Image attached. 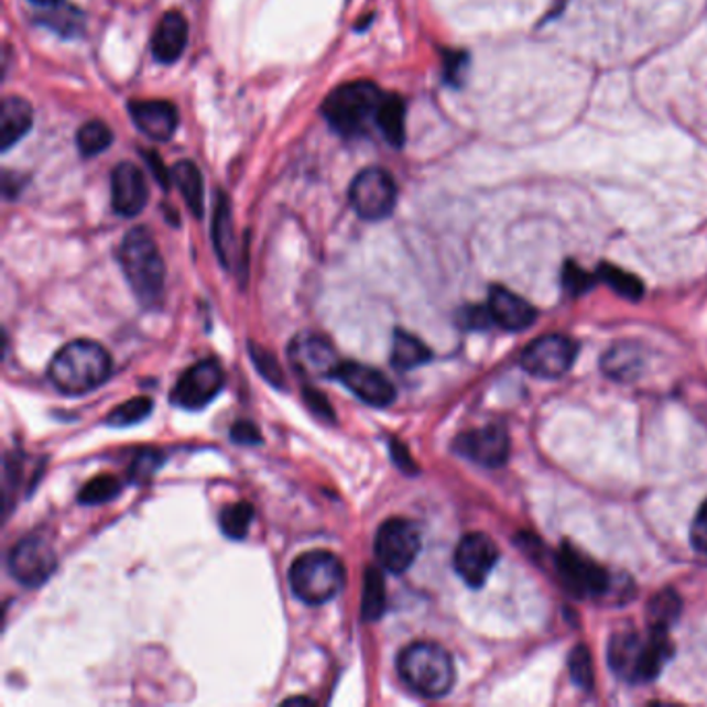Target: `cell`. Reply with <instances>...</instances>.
Wrapping results in <instances>:
<instances>
[{"mask_svg": "<svg viewBox=\"0 0 707 707\" xmlns=\"http://www.w3.org/2000/svg\"><path fill=\"white\" fill-rule=\"evenodd\" d=\"M498 556V546L490 535L479 531L467 533L455 550V568L465 584L478 589L488 581Z\"/></svg>", "mask_w": 707, "mask_h": 707, "instance_id": "4fadbf2b", "label": "cell"}, {"mask_svg": "<svg viewBox=\"0 0 707 707\" xmlns=\"http://www.w3.org/2000/svg\"><path fill=\"white\" fill-rule=\"evenodd\" d=\"M455 450L460 457L474 460L481 467H502L509 459V434L498 425H486L460 434L455 440Z\"/></svg>", "mask_w": 707, "mask_h": 707, "instance_id": "2e32d148", "label": "cell"}, {"mask_svg": "<svg viewBox=\"0 0 707 707\" xmlns=\"http://www.w3.org/2000/svg\"><path fill=\"white\" fill-rule=\"evenodd\" d=\"M387 610V585H384V575L380 568L368 566L366 577H363V596H361V612L363 619L368 622L384 617Z\"/></svg>", "mask_w": 707, "mask_h": 707, "instance_id": "484cf974", "label": "cell"}, {"mask_svg": "<svg viewBox=\"0 0 707 707\" xmlns=\"http://www.w3.org/2000/svg\"><path fill=\"white\" fill-rule=\"evenodd\" d=\"M230 438L237 444H260L262 434L251 422H237L230 429Z\"/></svg>", "mask_w": 707, "mask_h": 707, "instance_id": "60d3db41", "label": "cell"}, {"mask_svg": "<svg viewBox=\"0 0 707 707\" xmlns=\"http://www.w3.org/2000/svg\"><path fill=\"white\" fill-rule=\"evenodd\" d=\"M490 322L492 318H490L488 307H467L465 309V326L467 328H483Z\"/></svg>", "mask_w": 707, "mask_h": 707, "instance_id": "b9f144b4", "label": "cell"}, {"mask_svg": "<svg viewBox=\"0 0 707 707\" xmlns=\"http://www.w3.org/2000/svg\"><path fill=\"white\" fill-rule=\"evenodd\" d=\"M110 194L115 213L124 218H133L142 213L150 195L142 168L133 162H121L119 166H115L110 177Z\"/></svg>", "mask_w": 707, "mask_h": 707, "instance_id": "e0dca14e", "label": "cell"}, {"mask_svg": "<svg viewBox=\"0 0 707 707\" xmlns=\"http://www.w3.org/2000/svg\"><path fill=\"white\" fill-rule=\"evenodd\" d=\"M34 124V110L28 100L19 96L4 98L0 108V148L2 152L11 150L21 142Z\"/></svg>", "mask_w": 707, "mask_h": 707, "instance_id": "44dd1931", "label": "cell"}, {"mask_svg": "<svg viewBox=\"0 0 707 707\" xmlns=\"http://www.w3.org/2000/svg\"><path fill=\"white\" fill-rule=\"evenodd\" d=\"M556 566L561 573V579L565 581L570 594L575 596H600L608 589V573L598 563L584 556L579 550L573 546H563L556 558Z\"/></svg>", "mask_w": 707, "mask_h": 707, "instance_id": "9a60e30c", "label": "cell"}, {"mask_svg": "<svg viewBox=\"0 0 707 707\" xmlns=\"http://www.w3.org/2000/svg\"><path fill=\"white\" fill-rule=\"evenodd\" d=\"M162 460H164V457L160 455L159 450L145 448L142 453H138V457L131 463L129 476H131L133 481H148V479L152 478V476L159 471Z\"/></svg>", "mask_w": 707, "mask_h": 707, "instance_id": "8d00e7d4", "label": "cell"}, {"mask_svg": "<svg viewBox=\"0 0 707 707\" xmlns=\"http://www.w3.org/2000/svg\"><path fill=\"white\" fill-rule=\"evenodd\" d=\"M289 581L293 594L309 606L335 600L345 587V566L328 550H312L301 554L291 566Z\"/></svg>", "mask_w": 707, "mask_h": 707, "instance_id": "8992f818", "label": "cell"}, {"mask_svg": "<svg viewBox=\"0 0 707 707\" xmlns=\"http://www.w3.org/2000/svg\"><path fill=\"white\" fill-rule=\"evenodd\" d=\"M467 56L465 54H453L450 61L446 63V79L453 84H460V75L465 72Z\"/></svg>", "mask_w": 707, "mask_h": 707, "instance_id": "7bdbcfd3", "label": "cell"}, {"mask_svg": "<svg viewBox=\"0 0 707 707\" xmlns=\"http://www.w3.org/2000/svg\"><path fill=\"white\" fill-rule=\"evenodd\" d=\"M51 7L53 9L46 15L40 18L44 25H48L51 30H54L56 34H61V36L73 37L84 32L86 21H84V13L79 9L63 4V2H56Z\"/></svg>", "mask_w": 707, "mask_h": 707, "instance_id": "83f0119b", "label": "cell"}, {"mask_svg": "<svg viewBox=\"0 0 707 707\" xmlns=\"http://www.w3.org/2000/svg\"><path fill=\"white\" fill-rule=\"evenodd\" d=\"M249 351H251V357H253V361H255L258 370L262 372L265 380H268L270 384H274L276 389H283V372H281V368H279L276 357L272 354H268L264 349H260V347H258V345H253V342L249 345Z\"/></svg>", "mask_w": 707, "mask_h": 707, "instance_id": "d590c367", "label": "cell"}, {"mask_svg": "<svg viewBox=\"0 0 707 707\" xmlns=\"http://www.w3.org/2000/svg\"><path fill=\"white\" fill-rule=\"evenodd\" d=\"M173 181L178 185V192L185 197L189 210L195 218L204 214V177L192 160L177 162L173 168Z\"/></svg>", "mask_w": 707, "mask_h": 707, "instance_id": "d4e9b609", "label": "cell"}, {"mask_svg": "<svg viewBox=\"0 0 707 707\" xmlns=\"http://www.w3.org/2000/svg\"><path fill=\"white\" fill-rule=\"evenodd\" d=\"M220 530L230 540H246L249 533V525L253 521V507L249 502H235L220 511Z\"/></svg>", "mask_w": 707, "mask_h": 707, "instance_id": "f546056e", "label": "cell"}, {"mask_svg": "<svg viewBox=\"0 0 707 707\" xmlns=\"http://www.w3.org/2000/svg\"><path fill=\"white\" fill-rule=\"evenodd\" d=\"M598 279L608 284L612 291H617L624 300L637 301L641 300V295H643V284L635 274L624 272L617 265L601 264L598 268Z\"/></svg>", "mask_w": 707, "mask_h": 707, "instance_id": "4dcf8cb0", "label": "cell"}, {"mask_svg": "<svg viewBox=\"0 0 707 707\" xmlns=\"http://www.w3.org/2000/svg\"><path fill=\"white\" fill-rule=\"evenodd\" d=\"M384 91L372 81H351L336 88L326 100L322 112L336 133L355 138L366 133L378 121Z\"/></svg>", "mask_w": 707, "mask_h": 707, "instance_id": "277c9868", "label": "cell"}, {"mask_svg": "<svg viewBox=\"0 0 707 707\" xmlns=\"http://www.w3.org/2000/svg\"><path fill=\"white\" fill-rule=\"evenodd\" d=\"M637 366H639V359L637 355L629 349V347H614L610 354L603 357V370L610 373L612 378H629V373H633Z\"/></svg>", "mask_w": 707, "mask_h": 707, "instance_id": "e575fe53", "label": "cell"}, {"mask_svg": "<svg viewBox=\"0 0 707 707\" xmlns=\"http://www.w3.org/2000/svg\"><path fill=\"white\" fill-rule=\"evenodd\" d=\"M405 117H407V108L403 98L396 94H384L376 124L380 127L387 142L394 148H401L405 143Z\"/></svg>", "mask_w": 707, "mask_h": 707, "instance_id": "603a6c76", "label": "cell"}, {"mask_svg": "<svg viewBox=\"0 0 707 707\" xmlns=\"http://www.w3.org/2000/svg\"><path fill=\"white\" fill-rule=\"evenodd\" d=\"M112 372V359L100 342L73 340L58 349L51 361L48 378L63 394H88L100 389Z\"/></svg>", "mask_w": 707, "mask_h": 707, "instance_id": "7a4b0ae2", "label": "cell"}, {"mask_svg": "<svg viewBox=\"0 0 707 707\" xmlns=\"http://www.w3.org/2000/svg\"><path fill=\"white\" fill-rule=\"evenodd\" d=\"M577 357V345L563 335H546L535 338L521 355L525 372L537 378H561L565 376Z\"/></svg>", "mask_w": 707, "mask_h": 707, "instance_id": "30bf717a", "label": "cell"}, {"mask_svg": "<svg viewBox=\"0 0 707 707\" xmlns=\"http://www.w3.org/2000/svg\"><path fill=\"white\" fill-rule=\"evenodd\" d=\"M568 668H570V678L577 687L589 690L594 687V660L585 645H577L570 657H568Z\"/></svg>", "mask_w": 707, "mask_h": 707, "instance_id": "836d02e7", "label": "cell"}, {"mask_svg": "<svg viewBox=\"0 0 707 707\" xmlns=\"http://www.w3.org/2000/svg\"><path fill=\"white\" fill-rule=\"evenodd\" d=\"M422 550V530L417 523L394 516L380 525L373 540V552L382 568L392 575H403L415 563Z\"/></svg>", "mask_w": 707, "mask_h": 707, "instance_id": "52a82bcc", "label": "cell"}, {"mask_svg": "<svg viewBox=\"0 0 707 707\" xmlns=\"http://www.w3.org/2000/svg\"><path fill=\"white\" fill-rule=\"evenodd\" d=\"M77 150L81 152V156H98L102 154L107 148L112 143V131L107 123L102 121H89V123L81 124L77 131Z\"/></svg>", "mask_w": 707, "mask_h": 707, "instance_id": "f1b7e54d", "label": "cell"}, {"mask_svg": "<svg viewBox=\"0 0 707 707\" xmlns=\"http://www.w3.org/2000/svg\"><path fill=\"white\" fill-rule=\"evenodd\" d=\"M34 2H40V4H56V2H63V0H34Z\"/></svg>", "mask_w": 707, "mask_h": 707, "instance_id": "bcb514c9", "label": "cell"}, {"mask_svg": "<svg viewBox=\"0 0 707 707\" xmlns=\"http://www.w3.org/2000/svg\"><path fill=\"white\" fill-rule=\"evenodd\" d=\"M119 494H121V481L110 474H102L89 479L88 483L81 488L79 502L86 507H96V504L110 502Z\"/></svg>", "mask_w": 707, "mask_h": 707, "instance_id": "1f68e13d", "label": "cell"}, {"mask_svg": "<svg viewBox=\"0 0 707 707\" xmlns=\"http://www.w3.org/2000/svg\"><path fill=\"white\" fill-rule=\"evenodd\" d=\"M129 112L138 129L156 142L171 140L177 131V108L166 100H133Z\"/></svg>", "mask_w": 707, "mask_h": 707, "instance_id": "ac0fdd59", "label": "cell"}, {"mask_svg": "<svg viewBox=\"0 0 707 707\" xmlns=\"http://www.w3.org/2000/svg\"><path fill=\"white\" fill-rule=\"evenodd\" d=\"M305 403L318 415L319 420H324V422H335V411L330 407V403L326 401V396L319 394V390L305 387Z\"/></svg>", "mask_w": 707, "mask_h": 707, "instance_id": "ab89813d", "label": "cell"}, {"mask_svg": "<svg viewBox=\"0 0 707 707\" xmlns=\"http://www.w3.org/2000/svg\"><path fill=\"white\" fill-rule=\"evenodd\" d=\"M690 542H693V548L697 550V552L707 554V500L701 504L699 513H697L695 521H693Z\"/></svg>", "mask_w": 707, "mask_h": 707, "instance_id": "f35d334b", "label": "cell"}, {"mask_svg": "<svg viewBox=\"0 0 707 707\" xmlns=\"http://www.w3.org/2000/svg\"><path fill=\"white\" fill-rule=\"evenodd\" d=\"M349 202L363 220H384L396 204V183L384 168H366L355 177Z\"/></svg>", "mask_w": 707, "mask_h": 707, "instance_id": "ba28073f", "label": "cell"}, {"mask_svg": "<svg viewBox=\"0 0 707 707\" xmlns=\"http://www.w3.org/2000/svg\"><path fill=\"white\" fill-rule=\"evenodd\" d=\"M225 387V370L216 359H204L178 378L173 389V403L181 409L197 411L210 405Z\"/></svg>", "mask_w": 707, "mask_h": 707, "instance_id": "8fae6325", "label": "cell"}, {"mask_svg": "<svg viewBox=\"0 0 707 707\" xmlns=\"http://www.w3.org/2000/svg\"><path fill=\"white\" fill-rule=\"evenodd\" d=\"M145 160H148V164L152 166V171H154V175H156V178L162 183V187L168 189V175H166V168L162 166L159 156H156V154H145Z\"/></svg>", "mask_w": 707, "mask_h": 707, "instance_id": "f6af8a7d", "label": "cell"}, {"mask_svg": "<svg viewBox=\"0 0 707 707\" xmlns=\"http://www.w3.org/2000/svg\"><path fill=\"white\" fill-rule=\"evenodd\" d=\"M53 546L42 537H25L9 554V570L25 587H40L56 570Z\"/></svg>", "mask_w": 707, "mask_h": 707, "instance_id": "7c38bea8", "label": "cell"}, {"mask_svg": "<svg viewBox=\"0 0 707 707\" xmlns=\"http://www.w3.org/2000/svg\"><path fill=\"white\" fill-rule=\"evenodd\" d=\"M289 363L303 378H335L340 366L330 338L314 330L300 333L289 345Z\"/></svg>", "mask_w": 707, "mask_h": 707, "instance_id": "9c48e42d", "label": "cell"}, {"mask_svg": "<svg viewBox=\"0 0 707 707\" xmlns=\"http://www.w3.org/2000/svg\"><path fill=\"white\" fill-rule=\"evenodd\" d=\"M214 248L220 262L229 268L235 255V229H232V214H230L229 197L218 194L216 210H214Z\"/></svg>", "mask_w": 707, "mask_h": 707, "instance_id": "cb8c5ba5", "label": "cell"}, {"mask_svg": "<svg viewBox=\"0 0 707 707\" xmlns=\"http://www.w3.org/2000/svg\"><path fill=\"white\" fill-rule=\"evenodd\" d=\"M399 672L411 689L429 699L448 695L457 678L450 654L429 641L407 645L399 655Z\"/></svg>", "mask_w": 707, "mask_h": 707, "instance_id": "5b68a950", "label": "cell"}, {"mask_svg": "<svg viewBox=\"0 0 707 707\" xmlns=\"http://www.w3.org/2000/svg\"><path fill=\"white\" fill-rule=\"evenodd\" d=\"M488 312L490 318L498 326L511 330V333H519L530 328L531 324L537 318V312L533 309V305L514 295L513 291L504 289V286H492L490 289V297H488Z\"/></svg>", "mask_w": 707, "mask_h": 707, "instance_id": "d6986e66", "label": "cell"}, {"mask_svg": "<svg viewBox=\"0 0 707 707\" xmlns=\"http://www.w3.org/2000/svg\"><path fill=\"white\" fill-rule=\"evenodd\" d=\"M335 378L345 387L351 390L357 399H361L370 407H389L396 399V389L389 378L376 368L357 363V361H345L338 366Z\"/></svg>", "mask_w": 707, "mask_h": 707, "instance_id": "5bb4252c", "label": "cell"}, {"mask_svg": "<svg viewBox=\"0 0 707 707\" xmlns=\"http://www.w3.org/2000/svg\"><path fill=\"white\" fill-rule=\"evenodd\" d=\"M152 411V401L148 396H135L127 401L123 405L112 409L108 413L107 424L112 427H129V425L140 424Z\"/></svg>", "mask_w": 707, "mask_h": 707, "instance_id": "d6a6232c", "label": "cell"}, {"mask_svg": "<svg viewBox=\"0 0 707 707\" xmlns=\"http://www.w3.org/2000/svg\"><path fill=\"white\" fill-rule=\"evenodd\" d=\"M672 654L674 648L668 631L655 629H648L645 635H639L635 631H620L608 645L610 668L629 683L654 681L668 664Z\"/></svg>", "mask_w": 707, "mask_h": 707, "instance_id": "6da1fadb", "label": "cell"}, {"mask_svg": "<svg viewBox=\"0 0 707 707\" xmlns=\"http://www.w3.org/2000/svg\"><path fill=\"white\" fill-rule=\"evenodd\" d=\"M187 40H189L187 19L183 18L178 11H168L160 19L156 32L152 36V54L164 65L177 63L181 54L187 48Z\"/></svg>", "mask_w": 707, "mask_h": 707, "instance_id": "ffe728a7", "label": "cell"}, {"mask_svg": "<svg viewBox=\"0 0 707 707\" xmlns=\"http://www.w3.org/2000/svg\"><path fill=\"white\" fill-rule=\"evenodd\" d=\"M565 284L573 295H581L584 291L594 286V276L585 272L581 265L568 262L565 268Z\"/></svg>", "mask_w": 707, "mask_h": 707, "instance_id": "74e56055", "label": "cell"}, {"mask_svg": "<svg viewBox=\"0 0 707 707\" xmlns=\"http://www.w3.org/2000/svg\"><path fill=\"white\" fill-rule=\"evenodd\" d=\"M390 359L396 370L409 372V370H415L427 361H432V351L417 336L405 333V330H394Z\"/></svg>", "mask_w": 707, "mask_h": 707, "instance_id": "7402d4cb", "label": "cell"}, {"mask_svg": "<svg viewBox=\"0 0 707 707\" xmlns=\"http://www.w3.org/2000/svg\"><path fill=\"white\" fill-rule=\"evenodd\" d=\"M681 608L683 603L676 591L664 589L655 594L654 598L648 601V629L668 631L681 617Z\"/></svg>", "mask_w": 707, "mask_h": 707, "instance_id": "4316f807", "label": "cell"}, {"mask_svg": "<svg viewBox=\"0 0 707 707\" xmlns=\"http://www.w3.org/2000/svg\"><path fill=\"white\" fill-rule=\"evenodd\" d=\"M119 262L138 301L145 307L156 305L164 293L166 270L152 232L143 227L129 230L119 249Z\"/></svg>", "mask_w": 707, "mask_h": 707, "instance_id": "3957f363", "label": "cell"}, {"mask_svg": "<svg viewBox=\"0 0 707 707\" xmlns=\"http://www.w3.org/2000/svg\"><path fill=\"white\" fill-rule=\"evenodd\" d=\"M392 457H394V463L403 469V471H413V463L409 460L407 448L401 443H392Z\"/></svg>", "mask_w": 707, "mask_h": 707, "instance_id": "ee69618b", "label": "cell"}]
</instances>
